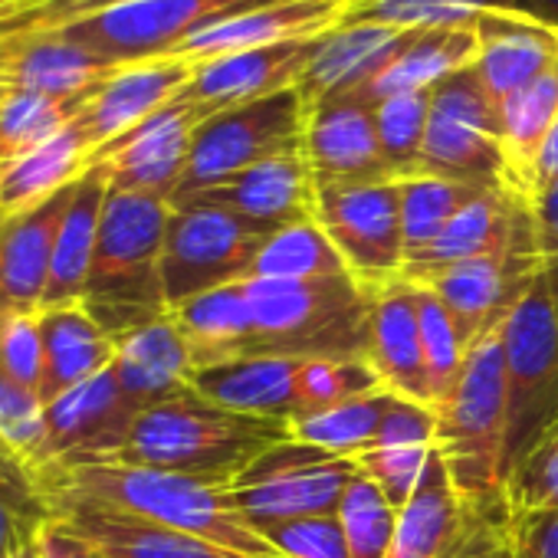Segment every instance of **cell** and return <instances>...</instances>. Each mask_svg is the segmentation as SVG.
Wrapping results in <instances>:
<instances>
[{
  "label": "cell",
  "mask_w": 558,
  "mask_h": 558,
  "mask_svg": "<svg viewBox=\"0 0 558 558\" xmlns=\"http://www.w3.org/2000/svg\"><path fill=\"white\" fill-rule=\"evenodd\" d=\"M430 102H434V89L388 96L372 106L378 142L395 178L421 171V148H424V135L430 122Z\"/></svg>",
  "instance_id": "obj_45"
},
{
  "label": "cell",
  "mask_w": 558,
  "mask_h": 558,
  "mask_svg": "<svg viewBox=\"0 0 558 558\" xmlns=\"http://www.w3.org/2000/svg\"><path fill=\"white\" fill-rule=\"evenodd\" d=\"M489 558H519V555H515V548H512V545L506 542V545H502V548H496V551H493Z\"/></svg>",
  "instance_id": "obj_62"
},
{
  "label": "cell",
  "mask_w": 558,
  "mask_h": 558,
  "mask_svg": "<svg viewBox=\"0 0 558 558\" xmlns=\"http://www.w3.org/2000/svg\"><path fill=\"white\" fill-rule=\"evenodd\" d=\"M86 102H63L40 93L14 89L0 106V171L60 135Z\"/></svg>",
  "instance_id": "obj_41"
},
{
  "label": "cell",
  "mask_w": 558,
  "mask_h": 558,
  "mask_svg": "<svg viewBox=\"0 0 558 558\" xmlns=\"http://www.w3.org/2000/svg\"><path fill=\"white\" fill-rule=\"evenodd\" d=\"M0 450L40 476L47 466V417L44 401L0 378Z\"/></svg>",
  "instance_id": "obj_47"
},
{
  "label": "cell",
  "mask_w": 558,
  "mask_h": 558,
  "mask_svg": "<svg viewBox=\"0 0 558 558\" xmlns=\"http://www.w3.org/2000/svg\"><path fill=\"white\" fill-rule=\"evenodd\" d=\"M40 332H44V381H40L44 404L109 372L119 352L116 339L89 316L83 303L40 310Z\"/></svg>",
  "instance_id": "obj_31"
},
{
  "label": "cell",
  "mask_w": 558,
  "mask_h": 558,
  "mask_svg": "<svg viewBox=\"0 0 558 558\" xmlns=\"http://www.w3.org/2000/svg\"><path fill=\"white\" fill-rule=\"evenodd\" d=\"M303 155L313 168L316 187L395 178L378 142L375 109L352 96L306 102Z\"/></svg>",
  "instance_id": "obj_17"
},
{
  "label": "cell",
  "mask_w": 558,
  "mask_h": 558,
  "mask_svg": "<svg viewBox=\"0 0 558 558\" xmlns=\"http://www.w3.org/2000/svg\"><path fill=\"white\" fill-rule=\"evenodd\" d=\"M47 466L73 460H112L125 450L138 408L122 391L116 372H102L57 401L44 404ZM44 466V470H47Z\"/></svg>",
  "instance_id": "obj_16"
},
{
  "label": "cell",
  "mask_w": 558,
  "mask_h": 558,
  "mask_svg": "<svg viewBox=\"0 0 558 558\" xmlns=\"http://www.w3.org/2000/svg\"><path fill=\"white\" fill-rule=\"evenodd\" d=\"M385 388L365 355L355 359H306L300 372V391L306 414L345 404L352 398Z\"/></svg>",
  "instance_id": "obj_46"
},
{
  "label": "cell",
  "mask_w": 558,
  "mask_h": 558,
  "mask_svg": "<svg viewBox=\"0 0 558 558\" xmlns=\"http://www.w3.org/2000/svg\"><path fill=\"white\" fill-rule=\"evenodd\" d=\"M194 76V63L181 57H155L138 63H122L99 89L86 99L76 122L86 132L93 155L125 132L148 122L155 112L171 106Z\"/></svg>",
  "instance_id": "obj_20"
},
{
  "label": "cell",
  "mask_w": 558,
  "mask_h": 558,
  "mask_svg": "<svg viewBox=\"0 0 558 558\" xmlns=\"http://www.w3.org/2000/svg\"><path fill=\"white\" fill-rule=\"evenodd\" d=\"M476 63V34L473 27H447V31H417L408 34L404 47L391 57V63L352 99L381 102L401 93H427L444 80L470 70Z\"/></svg>",
  "instance_id": "obj_33"
},
{
  "label": "cell",
  "mask_w": 558,
  "mask_h": 558,
  "mask_svg": "<svg viewBox=\"0 0 558 558\" xmlns=\"http://www.w3.org/2000/svg\"><path fill=\"white\" fill-rule=\"evenodd\" d=\"M316 194H319V187H316L306 155L290 151V155L269 158L263 165H253L243 174H236L210 191H201L187 201L223 207L227 214L240 217L243 223H250L253 230L269 236L283 227L316 220ZM187 201H181V204H187Z\"/></svg>",
  "instance_id": "obj_19"
},
{
  "label": "cell",
  "mask_w": 558,
  "mask_h": 558,
  "mask_svg": "<svg viewBox=\"0 0 558 558\" xmlns=\"http://www.w3.org/2000/svg\"><path fill=\"white\" fill-rule=\"evenodd\" d=\"M263 535L279 558H352L336 512L276 522Z\"/></svg>",
  "instance_id": "obj_49"
},
{
  "label": "cell",
  "mask_w": 558,
  "mask_h": 558,
  "mask_svg": "<svg viewBox=\"0 0 558 558\" xmlns=\"http://www.w3.org/2000/svg\"><path fill=\"white\" fill-rule=\"evenodd\" d=\"M437 453L460 499L483 515L512 525L506 473V362L502 326L480 336L463 375L437 411Z\"/></svg>",
  "instance_id": "obj_2"
},
{
  "label": "cell",
  "mask_w": 558,
  "mask_h": 558,
  "mask_svg": "<svg viewBox=\"0 0 558 558\" xmlns=\"http://www.w3.org/2000/svg\"><path fill=\"white\" fill-rule=\"evenodd\" d=\"M421 171L476 187H512L502 155L499 109L486 96L473 66L434 89Z\"/></svg>",
  "instance_id": "obj_11"
},
{
  "label": "cell",
  "mask_w": 558,
  "mask_h": 558,
  "mask_svg": "<svg viewBox=\"0 0 558 558\" xmlns=\"http://www.w3.org/2000/svg\"><path fill=\"white\" fill-rule=\"evenodd\" d=\"M542 272L545 263L535 243V223L529 207V217L499 250L450 266L447 272L427 279L421 287H427L447 306L466 345H473L480 336L506 323L512 306L532 290V283Z\"/></svg>",
  "instance_id": "obj_12"
},
{
  "label": "cell",
  "mask_w": 558,
  "mask_h": 558,
  "mask_svg": "<svg viewBox=\"0 0 558 558\" xmlns=\"http://www.w3.org/2000/svg\"><path fill=\"white\" fill-rule=\"evenodd\" d=\"M53 522L40 476L0 450V558L34 545Z\"/></svg>",
  "instance_id": "obj_42"
},
{
  "label": "cell",
  "mask_w": 558,
  "mask_h": 558,
  "mask_svg": "<svg viewBox=\"0 0 558 558\" xmlns=\"http://www.w3.org/2000/svg\"><path fill=\"white\" fill-rule=\"evenodd\" d=\"M391 447H437V414L427 404L395 398L368 450H391Z\"/></svg>",
  "instance_id": "obj_52"
},
{
  "label": "cell",
  "mask_w": 558,
  "mask_h": 558,
  "mask_svg": "<svg viewBox=\"0 0 558 558\" xmlns=\"http://www.w3.org/2000/svg\"><path fill=\"white\" fill-rule=\"evenodd\" d=\"M316 40L256 47V50H240V53L194 63V76L184 86L181 99H187L204 119H210L217 112L240 109L269 99L276 93L296 89L310 66Z\"/></svg>",
  "instance_id": "obj_18"
},
{
  "label": "cell",
  "mask_w": 558,
  "mask_h": 558,
  "mask_svg": "<svg viewBox=\"0 0 558 558\" xmlns=\"http://www.w3.org/2000/svg\"><path fill=\"white\" fill-rule=\"evenodd\" d=\"M40 558H106L86 535L53 519L40 535Z\"/></svg>",
  "instance_id": "obj_56"
},
{
  "label": "cell",
  "mask_w": 558,
  "mask_h": 558,
  "mask_svg": "<svg viewBox=\"0 0 558 558\" xmlns=\"http://www.w3.org/2000/svg\"><path fill=\"white\" fill-rule=\"evenodd\" d=\"M355 476V460L290 437L259 453L240 476H233L227 493L246 522L263 532L287 519L336 512Z\"/></svg>",
  "instance_id": "obj_8"
},
{
  "label": "cell",
  "mask_w": 558,
  "mask_h": 558,
  "mask_svg": "<svg viewBox=\"0 0 558 558\" xmlns=\"http://www.w3.org/2000/svg\"><path fill=\"white\" fill-rule=\"evenodd\" d=\"M509 545L519 558H558V509L512 515Z\"/></svg>",
  "instance_id": "obj_54"
},
{
  "label": "cell",
  "mask_w": 558,
  "mask_h": 558,
  "mask_svg": "<svg viewBox=\"0 0 558 558\" xmlns=\"http://www.w3.org/2000/svg\"><path fill=\"white\" fill-rule=\"evenodd\" d=\"M40 489L50 499H83L132 512L155 525L214 542L246 558H279L259 529L230 499L227 486L194 476L138 466L125 460H73L40 470Z\"/></svg>",
  "instance_id": "obj_1"
},
{
  "label": "cell",
  "mask_w": 558,
  "mask_h": 558,
  "mask_svg": "<svg viewBox=\"0 0 558 558\" xmlns=\"http://www.w3.org/2000/svg\"><path fill=\"white\" fill-rule=\"evenodd\" d=\"M493 11H512L525 14L532 21H542L548 27H558V0H489Z\"/></svg>",
  "instance_id": "obj_58"
},
{
  "label": "cell",
  "mask_w": 558,
  "mask_h": 558,
  "mask_svg": "<svg viewBox=\"0 0 558 558\" xmlns=\"http://www.w3.org/2000/svg\"><path fill=\"white\" fill-rule=\"evenodd\" d=\"M201 122L204 116L187 99L178 96L148 122L125 132L112 145L99 148L93 155V165L106 171L112 191H132V194H151L171 201L187 171L194 132Z\"/></svg>",
  "instance_id": "obj_15"
},
{
  "label": "cell",
  "mask_w": 558,
  "mask_h": 558,
  "mask_svg": "<svg viewBox=\"0 0 558 558\" xmlns=\"http://www.w3.org/2000/svg\"><path fill=\"white\" fill-rule=\"evenodd\" d=\"M437 447H391V450H365L355 463L359 470L401 509L421 486L430 457Z\"/></svg>",
  "instance_id": "obj_51"
},
{
  "label": "cell",
  "mask_w": 558,
  "mask_h": 558,
  "mask_svg": "<svg viewBox=\"0 0 558 558\" xmlns=\"http://www.w3.org/2000/svg\"><path fill=\"white\" fill-rule=\"evenodd\" d=\"M506 362V473L558 421V306L545 272L502 323Z\"/></svg>",
  "instance_id": "obj_6"
},
{
  "label": "cell",
  "mask_w": 558,
  "mask_h": 558,
  "mask_svg": "<svg viewBox=\"0 0 558 558\" xmlns=\"http://www.w3.org/2000/svg\"><path fill=\"white\" fill-rule=\"evenodd\" d=\"M476 34V63L486 96L496 109L512 99L522 86L542 76L558 60V27L532 21L512 11H489L473 24Z\"/></svg>",
  "instance_id": "obj_24"
},
{
  "label": "cell",
  "mask_w": 558,
  "mask_h": 558,
  "mask_svg": "<svg viewBox=\"0 0 558 558\" xmlns=\"http://www.w3.org/2000/svg\"><path fill=\"white\" fill-rule=\"evenodd\" d=\"M269 4L283 0H132L57 27L53 34L122 66L171 57L187 37Z\"/></svg>",
  "instance_id": "obj_9"
},
{
  "label": "cell",
  "mask_w": 558,
  "mask_h": 558,
  "mask_svg": "<svg viewBox=\"0 0 558 558\" xmlns=\"http://www.w3.org/2000/svg\"><path fill=\"white\" fill-rule=\"evenodd\" d=\"M303 132L306 99L300 89L276 93L269 99L204 119L194 132L187 171L171 197V207L243 174L253 165L303 151Z\"/></svg>",
  "instance_id": "obj_7"
},
{
  "label": "cell",
  "mask_w": 558,
  "mask_h": 558,
  "mask_svg": "<svg viewBox=\"0 0 558 558\" xmlns=\"http://www.w3.org/2000/svg\"><path fill=\"white\" fill-rule=\"evenodd\" d=\"M171 316L184 332L197 368L220 365L230 359H246L253 349V319L240 283L194 296L174 306Z\"/></svg>",
  "instance_id": "obj_35"
},
{
  "label": "cell",
  "mask_w": 558,
  "mask_h": 558,
  "mask_svg": "<svg viewBox=\"0 0 558 558\" xmlns=\"http://www.w3.org/2000/svg\"><path fill=\"white\" fill-rule=\"evenodd\" d=\"M555 178H558V119H555V125L548 129V135H545V142H542L535 161H532V171H529V181H525V197L538 194V191H542L545 184H551Z\"/></svg>",
  "instance_id": "obj_57"
},
{
  "label": "cell",
  "mask_w": 558,
  "mask_h": 558,
  "mask_svg": "<svg viewBox=\"0 0 558 558\" xmlns=\"http://www.w3.org/2000/svg\"><path fill=\"white\" fill-rule=\"evenodd\" d=\"M342 17H345V0H283V4L256 8L250 14L220 21L187 37L171 57H181L187 63H204V60L240 53V50L316 40L336 31Z\"/></svg>",
  "instance_id": "obj_23"
},
{
  "label": "cell",
  "mask_w": 558,
  "mask_h": 558,
  "mask_svg": "<svg viewBox=\"0 0 558 558\" xmlns=\"http://www.w3.org/2000/svg\"><path fill=\"white\" fill-rule=\"evenodd\" d=\"M398 395L388 388H378L372 395L352 398L345 404L326 408V411H313L303 414L300 421L290 424L293 440L313 444L319 450H329L336 457H349L359 460L378 437V427L385 421V411L391 408Z\"/></svg>",
  "instance_id": "obj_39"
},
{
  "label": "cell",
  "mask_w": 558,
  "mask_h": 558,
  "mask_svg": "<svg viewBox=\"0 0 558 558\" xmlns=\"http://www.w3.org/2000/svg\"><path fill=\"white\" fill-rule=\"evenodd\" d=\"M8 558H40V538H37L34 545H27V548H21L17 555H8Z\"/></svg>",
  "instance_id": "obj_61"
},
{
  "label": "cell",
  "mask_w": 558,
  "mask_h": 558,
  "mask_svg": "<svg viewBox=\"0 0 558 558\" xmlns=\"http://www.w3.org/2000/svg\"><path fill=\"white\" fill-rule=\"evenodd\" d=\"M408 34L381 24H339L316 40L310 66L300 80L306 102L359 96L404 47Z\"/></svg>",
  "instance_id": "obj_28"
},
{
  "label": "cell",
  "mask_w": 558,
  "mask_h": 558,
  "mask_svg": "<svg viewBox=\"0 0 558 558\" xmlns=\"http://www.w3.org/2000/svg\"><path fill=\"white\" fill-rule=\"evenodd\" d=\"M168 220L171 201L109 187L83 306L116 342L171 313L161 283Z\"/></svg>",
  "instance_id": "obj_4"
},
{
  "label": "cell",
  "mask_w": 558,
  "mask_h": 558,
  "mask_svg": "<svg viewBox=\"0 0 558 558\" xmlns=\"http://www.w3.org/2000/svg\"><path fill=\"white\" fill-rule=\"evenodd\" d=\"M414 290H417V323H421L427 401H430V411L437 414L463 375V362H466L470 345H466L460 326L453 323V316L447 313V306L427 287H414Z\"/></svg>",
  "instance_id": "obj_40"
},
{
  "label": "cell",
  "mask_w": 558,
  "mask_h": 558,
  "mask_svg": "<svg viewBox=\"0 0 558 558\" xmlns=\"http://www.w3.org/2000/svg\"><path fill=\"white\" fill-rule=\"evenodd\" d=\"M509 509L512 515L558 509V421L509 476Z\"/></svg>",
  "instance_id": "obj_48"
},
{
  "label": "cell",
  "mask_w": 558,
  "mask_h": 558,
  "mask_svg": "<svg viewBox=\"0 0 558 558\" xmlns=\"http://www.w3.org/2000/svg\"><path fill=\"white\" fill-rule=\"evenodd\" d=\"M489 11V0H345L342 24H381L417 34L473 27Z\"/></svg>",
  "instance_id": "obj_43"
},
{
  "label": "cell",
  "mask_w": 558,
  "mask_h": 558,
  "mask_svg": "<svg viewBox=\"0 0 558 558\" xmlns=\"http://www.w3.org/2000/svg\"><path fill=\"white\" fill-rule=\"evenodd\" d=\"M300 372H303V359L246 355V359H230L220 365L197 368L191 378V391L233 414L293 424L306 414Z\"/></svg>",
  "instance_id": "obj_22"
},
{
  "label": "cell",
  "mask_w": 558,
  "mask_h": 558,
  "mask_svg": "<svg viewBox=\"0 0 558 558\" xmlns=\"http://www.w3.org/2000/svg\"><path fill=\"white\" fill-rule=\"evenodd\" d=\"M365 359L378 372L381 385L398 398L427 404V375L421 352L417 290L408 279H395L368 290V349Z\"/></svg>",
  "instance_id": "obj_25"
},
{
  "label": "cell",
  "mask_w": 558,
  "mask_h": 558,
  "mask_svg": "<svg viewBox=\"0 0 558 558\" xmlns=\"http://www.w3.org/2000/svg\"><path fill=\"white\" fill-rule=\"evenodd\" d=\"M53 519L86 535L106 558H246L214 542L83 499H50Z\"/></svg>",
  "instance_id": "obj_27"
},
{
  "label": "cell",
  "mask_w": 558,
  "mask_h": 558,
  "mask_svg": "<svg viewBox=\"0 0 558 558\" xmlns=\"http://www.w3.org/2000/svg\"><path fill=\"white\" fill-rule=\"evenodd\" d=\"M532 223H535V243L545 266H558V178L545 184L538 194L529 197Z\"/></svg>",
  "instance_id": "obj_55"
},
{
  "label": "cell",
  "mask_w": 558,
  "mask_h": 558,
  "mask_svg": "<svg viewBox=\"0 0 558 558\" xmlns=\"http://www.w3.org/2000/svg\"><path fill=\"white\" fill-rule=\"evenodd\" d=\"M27 8H31V0H0V44L14 40V27Z\"/></svg>",
  "instance_id": "obj_59"
},
{
  "label": "cell",
  "mask_w": 558,
  "mask_h": 558,
  "mask_svg": "<svg viewBox=\"0 0 558 558\" xmlns=\"http://www.w3.org/2000/svg\"><path fill=\"white\" fill-rule=\"evenodd\" d=\"M263 240L266 233L253 230L223 207L201 201L174 204L161 253L168 310L246 279Z\"/></svg>",
  "instance_id": "obj_10"
},
{
  "label": "cell",
  "mask_w": 558,
  "mask_h": 558,
  "mask_svg": "<svg viewBox=\"0 0 558 558\" xmlns=\"http://www.w3.org/2000/svg\"><path fill=\"white\" fill-rule=\"evenodd\" d=\"M336 515L345 532V545L352 558H388L398 529V509L362 470L342 493Z\"/></svg>",
  "instance_id": "obj_44"
},
{
  "label": "cell",
  "mask_w": 558,
  "mask_h": 558,
  "mask_svg": "<svg viewBox=\"0 0 558 558\" xmlns=\"http://www.w3.org/2000/svg\"><path fill=\"white\" fill-rule=\"evenodd\" d=\"M0 378L40 398V381H44L40 313H24L0 323Z\"/></svg>",
  "instance_id": "obj_50"
},
{
  "label": "cell",
  "mask_w": 558,
  "mask_h": 558,
  "mask_svg": "<svg viewBox=\"0 0 558 558\" xmlns=\"http://www.w3.org/2000/svg\"><path fill=\"white\" fill-rule=\"evenodd\" d=\"M109 197V178L99 165H89V171L76 181L70 207L60 220L57 243H53V259H50V279L44 293V310L47 306H66V303H83L86 279L93 269L96 256V240H99V223H102V207Z\"/></svg>",
  "instance_id": "obj_32"
},
{
  "label": "cell",
  "mask_w": 558,
  "mask_h": 558,
  "mask_svg": "<svg viewBox=\"0 0 558 558\" xmlns=\"http://www.w3.org/2000/svg\"><path fill=\"white\" fill-rule=\"evenodd\" d=\"M290 437L293 430L287 421L233 414L187 391L181 398L142 408L125 450L112 460L227 486L259 453Z\"/></svg>",
  "instance_id": "obj_3"
},
{
  "label": "cell",
  "mask_w": 558,
  "mask_h": 558,
  "mask_svg": "<svg viewBox=\"0 0 558 558\" xmlns=\"http://www.w3.org/2000/svg\"><path fill=\"white\" fill-rule=\"evenodd\" d=\"M116 345L119 352L112 372L138 411L191 391L197 362L171 313L142 329H132Z\"/></svg>",
  "instance_id": "obj_29"
},
{
  "label": "cell",
  "mask_w": 558,
  "mask_h": 558,
  "mask_svg": "<svg viewBox=\"0 0 558 558\" xmlns=\"http://www.w3.org/2000/svg\"><path fill=\"white\" fill-rule=\"evenodd\" d=\"M398 181V204H401V240H404V259L421 253L437 240V233L483 191L476 184L437 178L427 171L395 178Z\"/></svg>",
  "instance_id": "obj_37"
},
{
  "label": "cell",
  "mask_w": 558,
  "mask_h": 558,
  "mask_svg": "<svg viewBox=\"0 0 558 558\" xmlns=\"http://www.w3.org/2000/svg\"><path fill=\"white\" fill-rule=\"evenodd\" d=\"M119 4H132V0H31V8L21 14L17 27H14V40L27 37V34H40V31L66 27L73 21L93 17V14L119 8Z\"/></svg>",
  "instance_id": "obj_53"
},
{
  "label": "cell",
  "mask_w": 558,
  "mask_h": 558,
  "mask_svg": "<svg viewBox=\"0 0 558 558\" xmlns=\"http://www.w3.org/2000/svg\"><path fill=\"white\" fill-rule=\"evenodd\" d=\"M73 187L24 214L0 210V323L44 310L53 243Z\"/></svg>",
  "instance_id": "obj_21"
},
{
  "label": "cell",
  "mask_w": 558,
  "mask_h": 558,
  "mask_svg": "<svg viewBox=\"0 0 558 558\" xmlns=\"http://www.w3.org/2000/svg\"><path fill=\"white\" fill-rule=\"evenodd\" d=\"M529 217V197L512 187H489L476 201H470L440 233L430 246L408 256L401 266V279L421 287L427 279L447 272L450 266H460L466 259H476L483 253L499 250L519 223Z\"/></svg>",
  "instance_id": "obj_26"
},
{
  "label": "cell",
  "mask_w": 558,
  "mask_h": 558,
  "mask_svg": "<svg viewBox=\"0 0 558 558\" xmlns=\"http://www.w3.org/2000/svg\"><path fill=\"white\" fill-rule=\"evenodd\" d=\"M253 319L250 355L355 359L368 349V290L355 276L240 279Z\"/></svg>",
  "instance_id": "obj_5"
},
{
  "label": "cell",
  "mask_w": 558,
  "mask_h": 558,
  "mask_svg": "<svg viewBox=\"0 0 558 558\" xmlns=\"http://www.w3.org/2000/svg\"><path fill=\"white\" fill-rule=\"evenodd\" d=\"M93 165V145L73 119L60 135L0 171V210L24 214L34 210L66 187H73Z\"/></svg>",
  "instance_id": "obj_34"
},
{
  "label": "cell",
  "mask_w": 558,
  "mask_h": 558,
  "mask_svg": "<svg viewBox=\"0 0 558 558\" xmlns=\"http://www.w3.org/2000/svg\"><path fill=\"white\" fill-rule=\"evenodd\" d=\"M555 119H558V60L529 86H522L512 99H506L499 109L502 155H506L509 181L519 194H525L532 161Z\"/></svg>",
  "instance_id": "obj_36"
},
{
  "label": "cell",
  "mask_w": 558,
  "mask_h": 558,
  "mask_svg": "<svg viewBox=\"0 0 558 558\" xmlns=\"http://www.w3.org/2000/svg\"><path fill=\"white\" fill-rule=\"evenodd\" d=\"M509 542V525L466 506L434 450L417 493L398 509L388 558H489Z\"/></svg>",
  "instance_id": "obj_14"
},
{
  "label": "cell",
  "mask_w": 558,
  "mask_h": 558,
  "mask_svg": "<svg viewBox=\"0 0 558 558\" xmlns=\"http://www.w3.org/2000/svg\"><path fill=\"white\" fill-rule=\"evenodd\" d=\"M119 63L53 34H27L11 40V83L24 93H40L63 102H86Z\"/></svg>",
  "instance_id": "obj_30"
},
{
  "label": "cell",
  "mask_w": 558,
  "mask_h": 558,
  "mask_svg": "<svg viewBox=\"0 0 558 558\" xmlns=\"http://www.w3.org/2000/svg\"><path fill=\"white\" fill-rule=\"evenodd\" d=\"M316 220L365 290H378L401 276L404 240L395 178L319 187Z\"/></svg>",
  "instance_id": "obj_13"
},
{
  "label": "cell",
  "mask_w": 558,
  "mask_h": 558,
  "mask_svg": "<svg viewBox=\"0 0 558 558\" xmlns=\"http://www.w3.org/2000/svg\"><path fill=\"white\" fill-rule=\"evenodd\" d=\"M345 272L349 266L319 220H303L263 240L246 279H326Z\"/></svg>",
  "instance_id": "obj_38"
},
{
  "label": "cell",
  "mask_w": 558,
  "mask_h": 558,
  "mask_svg": "<svg viewBox=\"0 0 558 558\" xmlns=\"http://www.w3.org/2000/svg\"><path fill=\"white\" fill-rule=\"evenodd\" d=\"M14 93V83H11V40L0 44V106L4 99Z\"/></svg>",
  "instance_id": "obj_60"
}]
</instances>
